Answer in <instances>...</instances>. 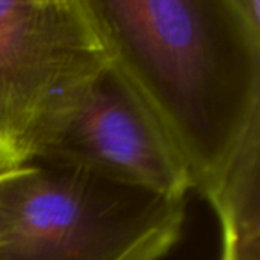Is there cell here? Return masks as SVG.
<instances>
[{
  "mask_svg": "<svg viewBox=\"0 0 260 260\" xmlns=\"http://www.w3.org/2000/svg\"><path fill=\"white\" fill-rule=\"evenodd\" d=\"M111 66L210 205L258 160V0H86Z\"/></svg>",
  "mask_w": 260,
  "mask_h": 260,
  "instance_id": "1",
  "label": "cell"
},
{
  "mask_svg": "<svg viewBox=\"0 0 260 260\" xmlns=\"http://www.w3.org/2000/svg\"><path fill=\"white\" fill-rule=\"evenodd\" d=\"M185 203L34 160L0 182V260H160Z\"/></svg>",
  "mask_w": 260,
  "mask_h": 260,
  "instance_id": "2",
  "label": "cell"
},
{
  "mask_svg": "<svg viewBox=\"0 0 260 260\" xmlns=\"http://www.w3.org/2000/svg\"><path fill=\"white\" fill-rule=\"evenodd\" d=\"M109 66L86 0H0V171L36 160Z\"/></svg>",
  "mask_w": 260,
  "mask_h": 260,
  "instance_id": "3",
  "label": "cell"
},
{
  "mask_svg": "<svg viewBox=\"0 0 260 260\" xmlns=\"http://www.w3.org/2000/svg\"><path fill=\"white\" fill-rule=\"evenodd\" d=\"M36 160L77 168L171 200H187L192 189L180 157L112 66L48 139Z\"/></svg>",
  "mask_w": 260,
  "mask_h": 260,
  "instance_id": "4",
  "label": "cell"
},
{
  "mask_svg": "<svg viewBox=\"0 0 260 260\" xmlns=\"http://www.w3.org/2000/svg\"><path fill=\"white\" fill-rule=\"evenodd\" d=\"M221 224V260H258V253L241 255L239 251V234L234 207L228 200H221L214 205Z\"/></svg>",
  "mask_w": 260,
  "mask_h": 260,
  "instance_id": "5",
  "label": "cell"
},
{
  "mask_svg": "<svg viewBox=\"0 0 260 260\" xmlns=\"http://www.w3.org/2000/svg\"><path fill=\"white\" fill-rule=\"evenodd\" d=\"M4 173L6 171H0V182H2V178H4Z\"/></svg>",
  "mask_w": 260,
  "mask_h": 260,
  "instance_id": "6",
  "label": "cell"
}]
</instances>
